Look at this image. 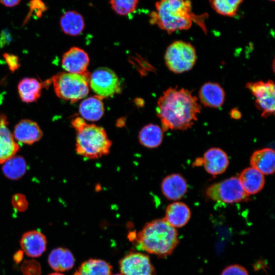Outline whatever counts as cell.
<instances>
[{"instance_id":"cell-37","label":"cell","mask_w":275,"mask_h":275,"mask_svg":"<svg viewBox=\"0 0 275 275\" xmlns=\"http://www.w3.org/2000/svg\"><path fill=\"white\" fill-rule=\"evenodd\" d=\"M231 117L234 119H239L241 118V114L237 108H233L230 112Z\"/></svg>"},{"instance_id":"cell-18","label":"cell","mask_w":275,"mask_h":275,"mask_svg":"<svg viewBox=\"0 0 275 275\" xmlns=\"http://www.w3.org/2000/svg\"><path fill=\"white\" fill-rule=\"evenodd\" d=\"M274 151L271 148H263L255 151L251 157L252 167L262 174H272L275 167Z\"/></svg>"},{"instance_id":"cell-27","label":"cell","mask_w":275,"mask_h":275,"mask_svg":"<svg viewBox=\"0 0 275 275\" xmlns=\"http://www.w3.org/2000/svg\"><path fill=\"white\" fill-rule=\"evenodd\" d=\"M3 172L7 178L17 180L25 173L26 163L21 156H14L3 163Z\"/></svg>"},{"instance_id":"cell-40","label":"cell","mask_w":275,"mask_h":275,"mask_svg":"<svg viewBox=\"0 0 275 275\" xmlns=\"http://www.w3.org/2000/svg\"><path fill=\"white\" fill-rule=\"evenodd\" d=\"M113 275H123V274H122V273H121V274L120 273H117V274H113Z\"/></svg>"},{"instance_id":"cell-17","label":"cell","mask_w":275,"mask_h":275,"mask_svg":"<svg viewBox=\"0 0 275 275\" xmlns=\"http://www.w3.org/2000/svg\"><path fill=\"white\" fill-rule=\"evenodd\" d=\"M42 135V131L37 123L25 119L15 125L13 136L18 142L31 145L39 141Z\"/></svg>"},{"instance_id":"cell-32","label":"cell","mask_w":275,"mask_h":275,"mask_svg":"<svg viewBox=\"0 0 275 275\" xmlns=\"http://www.w3.org/2000/svg\"><path fill=\"white\" fill-rule=\"evenodd\" d=\"M12 202L14 207L19 211L25 210L28 207V202L25 197L21 194L14 195Z\"/></svg>"},{"instance_id":"cell-13","label":"cell","mask_w":275,"mask_h":275,"mask_svg":"<svg viewBox=\"0 0 275 275\" xmlns=\"http://www.w3.org/2000/svg\"><path fill=\"white\" fill-rule=\"evenodd\" d=\"M20 244L22 251L29 257L36 258L45 251L47 240L45 235L37 230L29 231L22 236Z\"/></svg>"},{"instance_id":"cell-30","label":"cell","mask_w":275,"mask_h":275,"mask_svg":"<svg viewBox=\"0 0 275 275\" xmlns=\"http://www.w3.org/2000/svg\"><path fill=\"white\" fill-rule=\"evenodd\" d=\"M23 275H41L40 263L33 259L24 261L21 267Z\"/></svg>"},{"instance_id":"cell-7","label":"cell","mask_w":275,"mask_h":275,"mask_svg":"<svg viewBox=\"0 0 275 275\" xmlns=\"http://www.w3.org/2000/svg\"><path fill=\"white\" fill-rule=\"evenodd\" d=\"M206 194L213 201L226 203L239 202L248 198L237 177L212 184L207 189Z\"/></svg>"},{"instance_id":"cell-39","label":"cell","mask_w":275,"mask_h":275,"mask_svg":"<svg viewBox=\"0 0 275 275\" xmlns=\"http://www.w3.org/2000/svg\"><path fill=\"white\" fill-rule=\"evenodd\" d=\"M48 275H64V274L59 272H53V273L49 274Z\"/></svg>"},{"instance_id":"cell-28","label":"cell","mask_w":275,"mask_h":275,"mask_svg":"<svg viewBox=\"0 0 275 275\" xmlns=\"http://www.w3.org/2000/svg\"><path fill=\"white\" fill-rule=\"evenodd\" d=\"M213 9L218 14L232 17L234 16L243 0H210Z\"/></svg>"},{"instance_id":"cell-8","label":"cell","mask_w":275,"mask_h":275,"mask_svg":"<svg viewBox=\"0 0 275 275\" xmlns=\"http://www.w3.org/2000/svg\"><path fill=\"white\" fill-rule=\"evenodd\" d=\"M246 88L255 97V106L263 118L274 115L275 86L272 80L249 82L246 83Z\"/></svg>"},{"instance_id":"cell-3","label":"cell","mask_w":275,"mask_h":275,"mask_svg":"<svg viewBox=\"0 0 275 275\" xmlns=\"http://www.w3.org/2000/svg\"><path fill=\"white\" fill-rule=\"evenodd\" d=\"M129 237L138 250L160 257L171 255L179 243L176 229L164 218L146 223L137 234L132 233Z\"/></svg>"},{"instance_id":"cell-12","label":"cell","mask_w":275,"mask_h":275,"mask_svg":"<svg viewBox=\"0 0 275 275\" xmlns=\"http://www.w3.org/2000/svg\"><path fill=\"white\" fill-rule=\"evenodd\" d=\"M225 96V92L218 83L208 81L200 88L198 99L205 107L218 108L223 105Z\"/></svg>"},{"instance_id":"cell-26","label":"cell","mask_w":275,"mask_h":275,"mask_svg":"<svg viewBox=\"0 0 275 275\" xmlns=\"http://www.w3.org/2000/svg\"><path fill=\"white\" fill-rule=\"evenodd\" d=\"M112 266L104 260L90 259L79 266L73 275H111Z\"/></svg>"},{"instance_id":"cell-24","label":"cell","mask_w":275,"mask_h":275,"mask_svg":"<svg viewBox=\"0 0 275 275\" xmlns=\"http://www.w3.org/2000/svg\"><path fill=\"white\" fill-rule=\"evenodd\" d=\"M42 88V82L34 78H23L18 85L19 96L25 103L36 101L40 97Z\"/></svg>"},{"instance_id":"cell-31","label":"cell","mask_w":275,"mask_h":275,"mask_svg":"<svg viewBox=\"0 0 275 275\" xmlns=\"http://www.w3.org/2000/svg\"><path fill=\"white\" fill-rule=\"evenodd\" d=\"M221 275H249L247 270L238 264L230 265L223 269Z\"/></svg>"},{"instance_id":"cell-15","label":"cell","mask_w":275,"mask_h":275,"mask_svg":"<svg viewBox=\"0 0 275 275\" xmlns=\"http://www.w3.org/2000/svg\"><path fill=\"white\" fill-rule=\"evenodd\" d=\"M203 162L205 170L213 176L223 173L229 165L226 152L218 148H212L204 154Z\"/></svg>"},{"instance_id":"cell-38","label":"cell","mask_w":275,"mask_h":275,"mask_svg":"<svg viewBox=\"0 0 275 275\" xmlns=\"http://www.w3.org/2000/svg\"><path fill=\"white\" fill-rule=\"evenodd\" d=\"M22 255H23L22 251L17 252L14 255V261L16 263H18V262L19 263V262H20L22 258Z\"/></svg>"},{"instance_id":"cell-29","label":"cell","mask_w":275,"mask_h":275,"mask_svg":"<svg viewBox=\"0 0 275 275\" xmlns=\"http://www.w3.org/2000/svg\"><path fill=\"white\" fill-rule=\"evenodd\" d=\"M139 0H110L113 10L120 15H127L136 9Z\"/></svg>"},{"instance_id":"cell-35","label":"cell","mask_w":275,"mask_h":275,"mask_svg":"<svg viewBox=\"0 0 275 275\" xmlns=\"http://www.w3.org/2000/svg\"><path fill=\"white\" fill-rule=\"evenodd\" d=\"M10 35L7 31H3L1 37L0 44L1 46L6 45L10 41Z\"/></svg>"},{"instance_id":"cell-34","label":"cell","mask_w":275,"mask_h":275,"mask_svg":"<svg viewBox=\"0 0 275 275\" xmlns=\"http://www.w3.org/2000/svg\"><path fill=\"white\" fill-rule=\"evenodd\" d=\"M30 6L32 11L34 9H37L36 15L38 17L41 15L43 11L47 9L46 6L41 0H32L30 2Z\"/></svg>"},{"instance_id":"cell-5","label":"cell","mask_w":275,"mask_h":275,"mask_svg":"<svg viewBox=\"0 0 275 275\" xmlns=\"http://www.w3.org/2000/svg\"><path fill=\"white\" fill-rule=\"evenodd\" d=\"M90 74L60 72L52 77L55 93L60 98L75 102L86 97L89 92Z\"/></svg>"},{"instance_id":"cell-9","label":"cell","mask_w":275,"mask_h":275,"mask_svg":"<svg viewBox=\"0 0 275 275\" xmlns=\"http://www.w3.org/2000/svg\"><path fill=\"white\" fill-rule=\"evenodd\" d=\"M89 86L96 95L103 99L120 91V82L116 74L111 69L101 67L90 74Z\"/></svg>"},{"instance_id":"cell-11","label":"cell","mask_w":275,"mask_h":275,"mask_svg":"<svg viewBox=\"0 0 275 275\" xmlns=\"http://www.w3.org/2000/svg\"><path fill=\"white\" fill-rule=\"evenodd\" d=\"M61 63L63 68L67 72L82 74L87 72L89 57L83 49L73 47L64 54Z\"/></svg>"},{"instance_id":"cell-33","label":"cell","mask_w":275,"mask_h":275,"mask_svg":"<svg viewBox=\"0 0 275 275\" xmlns=\"http://www.w3.org/2000/svg\"><path fill=\"white\" fill-rule=\"evenodd\" d=\"M10 70L14 72L20 66L18 58L14 54L5 53L3 55Z\"/></svg>"},{"instance_id":"cell-36","label":"cell","mask_w":275,"mask_h":275,"mask_svg":"<svg viewBox=\"0 0 275 275\" xmlns=\"http://www.w3.org/2000/svg\"><path fill=\"white\" fill-rule=\"evenodd\" d=\"M21 0H0V3L7 7H13L17 5Z\"/></svg>"},{"instance_id":"cell-19","label":"cell","mask_w":275,"mask_h":275,"mask_svg":"<svg viewBox=\"0 0 275 275\" xmlns=\"http://www.w3.org/2000/svg\"><path fill=\"white\" fill-rule=\"evenodd\" d=\"M238 178L248 195H254L259 192L265 184L263 174L253 167L243 170Z\"/></svg>"},{"instance_id":"cell-2","label":"cell","mask_w":275,"mask_h":275,"mask_svg":"<svg viewBox=\"0 0 275 275\" xmlns=\"http://www.w3.org/2000/svg\"><path fill=\"white\" fill-rule=\"evenodd\" d=\"M155 8L156 11L150 15V22L156 24L169 34L188 30L194 22L207 33L205 20L208 15L194 14L189 0H159L156 2Z\"/></svg>"},{"instance_id":"cell-41","label":"cell","mask_w":275,"mask_h":275,"mask_svg":"<svg viewBox=\"0 0 275 275\" xmlns=\"http://www.w3.org/2000/svg\"><path fill=\"white\" fill-rule=\"evenodd\" d=\"M270 1H273V2H274V0H270Z\"/></svg>"},{"instance_id":"cell-21","label":"cell","mask_w":275,"mask_h":275,"mask_svg":"<svg viewBox=\"0 0 275 275\" xmlns=\"http://www.w3.org/2000/svg\"><path fill=\"white\" fill-rule=\"evenodd\" d=\"M74 258L67 249L57 248L51 251L48 262L51 268L57 271H65L71 269L74 264Z\"/></svg>"},{"instance_id":"cell-6","label":"cell","mask_w":275,"mask_h":275,"mask_svg":"<svg viewBox=\"0 0 275 275\" xmlns=\"http://www.w3.org/2000/svg\"><path fill=\"white\" fill-rule=\"evenodd\" d=\"M196 51L189 42L181 40L173 42L166 49L164 61L172 72L182 73L190 70L196 64Z\"/></svg>"},{"instance_id":"cell-22","label":"cell","mask_w":275,"mask_h":275,"mask_svg":"<svg viewBox=\"0 0 275 275\" xmlns=\"http://www.w3.org/2000/svg\"><path fill=\"white\" fill-rule=\"evenodd\" d=\"M102 99L95 95L82 101L79 112L82 118L90 121H97L101 119L104 111Z\"/></svg>"},{"instance_id":"cell-1","label":"cell","mask_w":275,"mask_h":275,"mask_svg":"<svg viewBox=\"0 0 275 275\" xmlns=\"http://www.w3.org/2000/svg\"><path fill=\"white\" fill-rule=\"evenodd\" d=\"M201 108L198 99L191 91L170 87L158 99L156 113L163 131L185 130L197 120Z\"/></svg>"},{"instance_id":"cell-10","label":"cell","mask_w":275,"mask_h":275,"mask_svg":"<svg viewBox=\"0 0 275 275\" xmlns=\"http://www.w3.org/2000/svg\"><path fill=\"white\" fill-rule=\"evenodd\" d=\"M119 265L123 275H155L149 257L141 253H129L120 260Z\"/></svg>"},{"instance_id":"cell-25","label":"cell","mask_w":275,"mask_h":275,"mask_svg":"<svg viewBox=\"0 0 275 275\" xmlns=\"http://www.w3.org/2000/svg\"><path fill=\"white\" fill-rule=\"evenodd\" d=\"M138 138L142 145L148 148H155L162 141L163 130L157 125L149 124L141 129Z\"/></svg>"},{"instance_id":"cell-23","label":"cell","mask_w":275,"mask_h":275,"mask_svg":"<svg viewBox=\"0 0 275 275\" xmlns=\"http://www.w3.org/2000/svg\"><path fill=\"white\" fill-rule=\"evenodd\" d=\"M60 25L65 34L75 36L81 33L85 24L80 14L75 11H68L61 16Z\"/></svg>"},{"instance_id":"cell-20","label":"cell","mask_w":275,"mask_h":275,"mask_svg":"<svg viewBox=\"0 0 275 275\" xmlns=\"http://www.w3.org/2000/svg\"><path fill=\"white\" fill-rule=\"evenodd\" d=\"M190 216V210L185 204L174 202L167 207L164 219L174 228H181L188 223Z\"/></svg>"},{"instance_id":"cell-4","label":"cell","mask_w":275,"mask_h":275,"mask_svg":"<svg viewBox=\"0 0 275 275\" xmlns=\"http://www.w3.org/2000/svg\"><path fill=\"white\" fill-rule=\"evenodd\" d=\"M75 129L77 132L75 151L78 155L97 159L109 153L112 143L103 127L87 124L84 120Z\"/></svg>"},{"instance_id":"cell-16","label":"cell","mask_w":275,"mask_h":275,"mask_svg":"<svg viewBox=\"0 0 275 275\" xmlns=\"http://www.w3.org/2000/svg\"><path fill=\"white\" fill-rule=\"evenodd\" d=\"M163 196L170 200H178L186 193L187 186L185 179L179 174H172L166 176L161 183Z\"/></svg>"},{"instance_id":"cell-14","label":"cell","mask_w":275,"mask_h":275,"mask_svg":"<svg viewBox=\"0 0 275 275\" xmlns=\"http://www.w3.org/2000/svg\"><path fill=\"white\" fill-rule=\"evenodd\" d=\"M5 116H0V163L15 155L19 149L18 144L7 127Z\"/></svg>"}]
</instances>
